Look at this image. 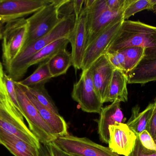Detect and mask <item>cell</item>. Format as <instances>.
I'll list each match as a JSON object with an SVG mask.
<instances>
[{"label":"cell","instance_id":"obj_1","mask_svg":"<svg viewBox=\"0 0 156 156\" xmlns=\"http://www.w3.org/2000/svg\"><path fill=\"white\" fill-rule=\"evenodd\" d=\"M131 47L146 49L144 60L155 59L156 27L139 21L124 20L107 52L120 51Z\"/></svg>","mask_w":156,"mask_h":156},{"label":"cell","instance_id":"obj_2","mask_svg":"<svg viewBox=\"0 0 156 156\" xmlns=\"http://www.w3.org/2000/svg\"><path fill=\"white\" fill-rule=\"evenodd\" d=\"M76 23L75 14L63 17L49 33L23 48L22 51L6 69L7 74L14 81L18 82L24 76V68L27 60L37 52L50 43L70 35Z\"/></svg>","mask_w":156,"mask_h":156},{"label":"cell","instance_id":"obj_3","mask_svg":"<svg viewBox=\"0 0 156 156\" xmlns=\"http://www.w3.org/2000/svg\"><path fill=\"white\" fill-rule=\"evenodd\" d=\"M83 8L87 17V46L110 25L116 21L124 20L123 13L126 9L110 10L105 0L84 1Z\"/></svg>","mask_w":156,"mask_h":156},{"label":"cell","instance_id":"obj_4","mask_svg":"<svg viewBox=\"0 0 156 156\" xmlns=\"http://www.w3.org/2000/svg\"><path fill=\"white\" fill-rule=\"evenodd\" d=\"M66 1L52 0L27 19L28 31L24 47L46 34L56 26L62 19L59 16V9Z\"/></svg>","mask_w":156,"mask_h":156},{"label":"cell","instance_id":"obj_5","mask_svg":"<svg viewBox=\"0 0 156 156\" xmlns=\"http://www.w3.org/2000/svg\"><path fill=\"white\" fill-rule=\"evenodd\" d=\"M20 110L30 131L41 143L46 145L54 142L58 136L43 120L35 106L17 82H14Z\"/></svg>","mask_w":156,"mask_h":156},{"label":"cell","instance_id":"obj_6","mask_svg":"<svg viewBox=\"0 0 156 156\" xmlns=\"http://www.w3.org/2000/svg\"><path fill=\"white\" fill-rule=\"evenodd\" d=\"M28 31V22L24 17L6 23L3 30L2 44V58L5 70L23 49Z\"/></svg>","mask_w":156,"mask_h":156},{"label":"cell","instance_id":"obj_7","mask_svg":"<svg viewBox=\"0 0 156 156\" xmlns=\"http://www.w3.org/2000/svg\"><path fill=\"white\" fill-rule=\"evenodd\" d=\"M54 143L69 155L77 156H120L109 147L96 143L86 137L67 135L58 136Z\"/></svg>","mask_w":156,"mask_h":156},{"label":"cell","instance_id":"obj_8","mask_svg":"<svg viewBox=\"0 0 156 156\" xmlns=\"http://www.w3.org/2000/svg\"><path fill=\"white\" fill-rule=\"evenodd\" d=\"M71 96L83 111L101 112L103 103L94 88L90 68L82 71L80 79L74 84Z\"/></svg>","mask_w":156,"mask_h":156},{"label":"cell","instance_id":"obj_9","mask_svg":"<svg viewBox=\"0 0 156 156\" xmlns=\"http://www.w3.org/2000/svg\"><path fill=\"white\" fill-rule=\"evenodd\" d=\"M124 21L119 20L110 25L86 46L82 62V71L89 69L95 60L106 54Z\"/></svg>","mask_w":156,"mask_h":156},{"label":"cell","instance_id":"obj_10","mask_svg":"<svg viewBox=\"0 0 156 156\" xmlns=\"http://www.w3.org/2000/svg\"><path fill=\"white\" fill-rule=\"evenodd\" d=\"M52 0H0V23H7L34 14Z\"/></svg>","mask_w":156,"mask_h":156},{"label":"cell","instance_id":"obj_11","mask_svg":"<svg viewBox=\"0 0 156 156\" xmlns=\"http://www.w3.org/2000/svg\"><path fill=\"white\" fill-rule=\"evenodd\" d=\"M109 148L119 155L128 156L133 151L137 135L124 123L109 127Z\"/></svg>","mask_w":156,"mask_h":156},{"label":"cell","instance_id":"obj_12","mask_svg":"<svg viewBox=\"0 0 156 156\" xmlns=\"http://www.w3.org/2000/svg\"><path fill=\"white\" fill-rule=\"evenodd\" d=\"M68 39L72 46V66L76 71L81 69L87 42V17L83 6L79 17L76 18L75 26Z\"/></svg>","mask_w":156,"mask_h":156},{"label":"cell","instance_id":"obj_13","mask_svg":"<svg viewBox=\"0 0 156 156\" xmlns=\"http://www.w3.org/2000/svg\"><path fill=\"white\" fill-rule=\"evenodd\" d=\"M89 68L95 90L103 104L114 67L110 63L105 55H103L95 60Z\"/></svg>","mask_w":156,"mask_h":156},{"label":"cell","instance_id":"obj_14","mask_svg":"<svg viewBox=\"0 0 156 156\" xmlns=\"http://www.w3.org/2000/svg\"><path fill=\"white\" fill-rule=\"evenodd\" d=\"M0 129L20 138L39 149L41 143L30 131L24 122L19 121L11 116L0 107Z\"/></svg>","mask_w":156,"mask_h":156},{"label":"cell","instance_id":"obj_15","mask_svg":"<svg viewBox=\"0 0 156 156\" xmlns=\"http://www.w3.org/2000/svg\"><path fill=\"white\" fill-rule=\"evenodd\" d=\"M124 118L121 108V102L115 101L102 108L97 120L98 133L100 140L105 144L109 142V127L116 123H123Z\"/></svg>","mask_w":156,"mask_h":156},{"label":"cell","instance_id":"obj_16","mask_svg":"<svg viewBox=\"0 0 156 156\" xmlns=\"http://www.w3.org/2000/svg\"><path fill=\"white\" fill-rule=\"evenodd\" d=\"M19 84L35 106L43 120L52 129L55 134L57 136H62L68 135L67 124L64 118L60 114L55 113L41 104L35 97L27 89L25 86H23L20 83Z\"/></svg>","mask_w":156,"mask_h":156},{"label":"cell","instance_id":"obj_17","mask_svg":"<svg viewBox=\"0 0 156 156\" xmlns=\"http://www.w3.org/2000/svg\"><path fill=\"white\" fill-rule=\"evenodd\" d=\"M127 76L124 72L115 69L109 85L107 95L104 103L118 101L126 102L128 101Z\"/></svg>","mask_w":156,"mask_h":156},{"label":"cell","instance_id":"obj_18","mask_svg":"<svg viewBox=\"0 0 156 156\" xmlns=\"http://www.w3.org/2000/svg\"><path fill=\"white\" fill-rule=\"evenodd\" d=\"M0 144L15 156H38V149L18 137L0 129Z\"/></svg>","mask_w":156,"mask_h":156},{"label":"cell","instance_id":"obj_19","mask_svg":"<svg viewBox=\"0 0 156 156\" xmlns=\"http://www.w3.org/2000/svg\"><path fill=\"white\" fill-rule=\"evenodd\" d=\"M128 84L143 85L156 81V59L143 60L136 68L126 74Z\"/></svg>","mask_w":156,"mask_h":156},{"label":"cell","instance_id":"obj_20","mask_svg":"<svg viewBox=\"0 0 156 156\" xmlns=\"http://www.w3.org/2000/svg\"><path fill=\"white\" fill-rule=\"evenodd\" d=\"M154 108L153 102L149 103L141 112L138 105L133 107L131 117L126 125L136 135L145 130L148 131Z\"/></svg>","mask_w":156,"mask_h":156},{"label":"cell","instance_id":"obj_21","mask_svg":"<svg viewBox=\"0 0 156 156\" xmlns=\"http://www.w3.org/2000/svg\"><path fill=\"white\" fill-rule=\"evenodd\" d=\"M69 43L68 38H63L44 47L27 60L24 68L25 74L31 66L48 60L60 50L66 49Z\"/></svg>","mask_w":156,"mask_h":156},{"label":"cell","instance_id":"obj_22","mask_svg":"<svg viewBox=\"0 0 156 156\" xmlns=\"http://www.w3.org/2000/svg\"><path fill=\"white\" fill-rule=\"evenodd\" d=\"M48 65L53 78L66 74L73 65L71 53L66 49L60 50L48 60Z\"/></svg>","mask_w":156,"mask_h":156},{"label":"cell","instance_id":"obj_23","mask_svg":"<svg viewBox=\"0 0 156 156\" xmlns=\"http://www.w3.org/2000/svg\"><path fill=\"white\" fill-rule=\"evenodd\" d=\"M52 77L48 65V60L40 63L37 68L29 77L22 81L17 82L23 86L33 87L39 85H45Z\"/></svg>","mask_w":156,"mask_h":156},{"label":"cell","instance_id":"obj_24","mask_svg":"<svg viewBox=\"0 0 156 156\" xmlns=\"http://www.w3.org/2000/svg\"><path fill=\"white\" fill-rule=\"evenodd\" d=\"M4 74L2 64L0 61V107L14 118L24 122L23 114L16 109L7 94L4 82Z\"/></svg>","mask_w":156,"mask_h":156},{"label":"cell","instance_id":"obj_25","mask_svg":"<svg viewBox=\"0 0 156 156\" xmlns=\"http://www.w3.org/2000/svg\"><path fill=\"white\" fill-rule=\"evenodd\" d=\"M125 59V73L127 74L136 67L145 56L146 49L139 47L126 48L120 50Z\"/></svg>","mask_w":156,"mask_h":156},{"label":"cell","instance_id":"obj_26","mask_svg":"<svg viewBox=\"0 0 156 156\" xmlns=\"http://www.w3.org/2000/svg\"><path fill=\"white\" fill-rule=\"evenodd\" d=\"M25 87L41 104L50 109L55 113L59 114L57 107L48 94L45 87V85H37L33 87Z\"/></svg>","mask_w":156,"mask_h":156},{"label":"cell","instance_id":"obj_27","mask_svg":"<svg viewBox=\"0 0 156 156\" xmlns=\"http://www.w3.org/2000/svg\"><path fill=\"white\" fill-rule=\"evenodd\" d=\"M156 0H132L123 13L124 20H127L138 12L153 10Z\"/></svg>","mask_w":156,"mask_h":156},{"label":"cell","instance_id":"obj_28","mask_svg":"<svg viewBox=\"0 0 156 156\" xmlns=\"http://www.w3.org/2000/svg\"><path fill=\"white\" fill-rule=\"evenodd\" d=\"M105 55L115 69L120 70L125 73V59L121 51L107 52Z\"/></svg>","mask_w":156,"mask_h":156},{"label":"cell","instance_id":"obj_29","mask_svg":"<svg viewBox=\"0 0 156 156\" xmlns=\"http://www.w3.org/2000/svg\"><path fill=\"white\" fill-rule=\"evenodd\" d=\"M4 82L5 89L7 91V94L11 101L12 103L16 109L22 113L19 107L18 100H17L14 81L9 75L5 73L4 75Z\"/></svg>","mask_w":156,"mask_h":156},{"label":"cell","instance_id":"obj_30","mask_svg":"<svg viewBox=\"0 0 156 156\" xmlns=\"http://www.w3.org/2000/svg\"><path fill=\"white\" fill-rule=\"evenodd\" d=\"M140 143L147 150L156 152V144L148 131L145 130L137 135Z\"/></svg>","mask_w":156,"mask_h":156},{"label":"cell","instance_id":"obj_31","mask_svg":"<svg viewBox=\"0 0 156 156\" xmlns=\"http://www.w3.org/2000/svg\"><path fill=\"white\" fill-rule=\"evenodd\" d=\"M128 156H156V152L147 150L144 147L137 136L134 147Z\"/></svg>","mask_w":156,"mask_h":156},{"label":"cell","instance_id":"obj_32","mask_svg":"<svg viewBox=\"0 0 156 156\" xmlns=\"http://www.w3.org/2000/svg\"><path fill=\"white\" fill-rule=\"evenodd\" d=\"M154 108L148 132L156 144V95L154 100Z\"/></svg>","mask_w":156,"mask_h":156},{"label":"cell","instance_id":"obj_33","mask_svg":"<svg viewBox=\"0 0 156 156\" xmlns=\"http://www.w3.org/2000/svg\"><path fill=\"white\" fill-rule=\"evenodd\" d=\"M51 156H70L61 150L54 142L45 145Z\"/></svg>","mask_w":156,"mask_h":156},{"label":"cell","instance_id":"obj_34","mask_svg":"<svg viewBox=\"0 0 156 156\" xmlns=\"http://www.w3.org/2000/svg\"><path fill=\"white\" fill-rule=\"evenodd\" d=\"M84 0H75L73 1V7H74V14L76 18L79 17L81 13L84 5Z\"/></svg>","mask_w":156,"mask_h":156},{"label":"cell","instance_id":"obj_35","mask_svg":"<svg viewBox=\"0 0 156 156\" xmlns=\"http://www.w3.org/2000/svg\"><path fill=\"white\" fill-rule=\"evenodd\" d=\"M38 156H51L46 146L43 144H41L40 148L38 149Z\"/></svg>","mask_w":156,"mask_h":156},{"label":"cell","instance_id":"obj_36","mask_svg":"<svg viewBox=\"0 0 156 156\" xmlns=\"http://www.w3.org/2000/svg\"><path fill=\"white\" fill-rule=\"evenodd\" d=\"M2 23H0V40L2 38Z\"/></svg>","mask_w":156,"mask_h":156},{"label":"cell","instance_id":"obj_37","mask_svg":"<svg viewBox=\"0 0 156 156\" xmlns=\"http://www.w3.org/2000/svg\"><path fill=\"white\" fill-rule=\"evenodd\" d=\"M152 11H153V12H154V13L156 14V3L154 5Z\"/></svg>","mask_w":156,"mask_h":156},{"label":"cell","instance_id":"obj_38","mask_svg":"<svg viewBox=\"0 0 156 156\" xmlns=\"http://www.w3.org/2000/svg\"><path fill=\"white\" fill-rule=\"evenodd\" d=\"M70 155V156H75V155Z\"/></svg>","mask_w":156,"mask_h":156}]
</instances>
